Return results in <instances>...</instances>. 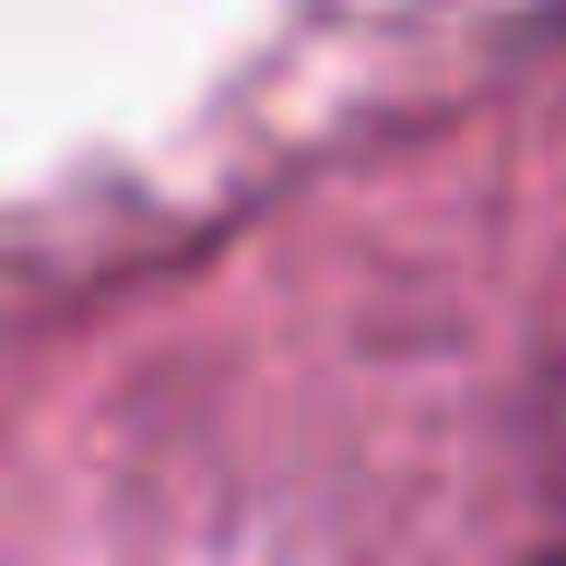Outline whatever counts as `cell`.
Here are the masks:
<instances>
[{"label": "cell", "instance_id": "cell-1", "mask_svg": "<svg viewBox=\"0 0 566 566\" xmlns=\"http://www.w3.org/2000/svg\"><path fill=\"white\" fill-rule=\"evenodd\" d=\"M520 566H566V531H555V543H531V555H520Z\"/></svg>", "mask_w": 566, "mask_h": 566}]
</instances>
